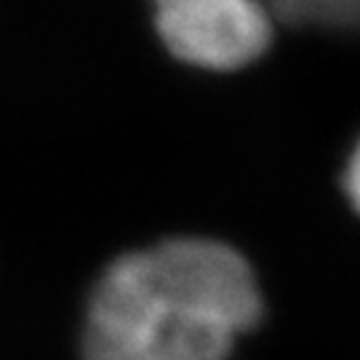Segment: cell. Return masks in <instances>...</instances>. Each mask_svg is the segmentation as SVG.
<instances>
[{
    "mask_svg": "<svg viewBox=\"0 0 360 360\" xmlns=\"http://www.w3.org/2000/svg\"><path fill=\"white\" fill-rule=\"evenodd\" d=\"M262 315L254 272L224 243L176 238L115 259L94 285L86 360H227Z\"/></svg>",
    "mask_w": 360,
    "mask_h": 360,
    "instance_id": "1",
    "label": "cell"
},
{
    "mask_svg": "<svg viewBox=\"0 0 360 360\" xmlns=\"http://www.w3.org/2000/svg\"><path fill=\"white\" fill-rule=\"evenodd\" d=\"M168 51L206 70H238L270 46L272 11L262 0H153Z\"/></svg>",
    "mask_w": 360,
    "mask_h": 360,
    "instance_id": "2",
    "label": "cell"
},
{
    "mask_svg": "<svg viewBox=\"0 0 360 360\" xmlns=\"http://www.w3.org/2000/svg\"><path fill=\"white\" fill-rule=\"evenodd\" d=\"M267 8L291 27L360 32V0H267Z\"/></svg>",
    "mask_w": 360,
    "mask_h": 360,
    "instance_id": "3",
    "label": "cell"
},
{
    "mask_svg": "<svg viewBox=\"0 0 360 360\" xmlns=\"http://www.w3.org/2000/svg\"><path fill=\"white\" fill-rule=\"evenodd\" d=\"M342 184H345V193H347L349 203H352L355 211L360 214V142L355 144V150H352V155H349Z\"/></svg>",
    "mask_w": 360,
    "mask_h": 360,
    "instance_id": "4",
    "label": "cell"
}]
</instances>
